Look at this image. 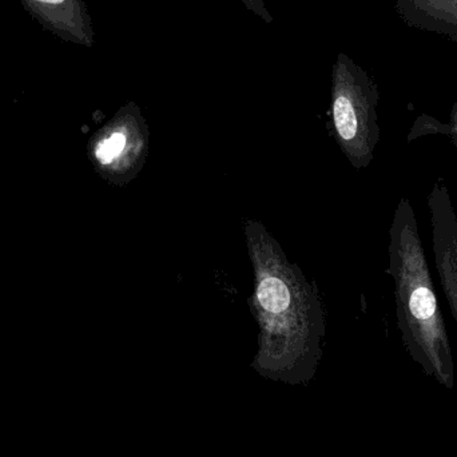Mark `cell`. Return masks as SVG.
Here are the masks:
<instances>
[{
  "label": "cell",
  "instance_id": "7",
  "mask_svg": "<svg viewBox=\"0 0 457 457\" xmlns=\"http://www.w3.org/2000/svg\"><path fill=\"white\" fill-rule=\"evenodd\" d=\"M429 134H440V136H447L453 145L457 146V104L453 109V115H451V122L448 125L445 123L435 120L434 118L423 117L419 118L408 136V142L413 141L415 138H420L423 136H429Z\"/></svg>",
  "mask_w": 457,
  "mask_h": 457
},
{
  "label": "cell",
  "instance_id": "2",
  "mask_svg": "<svg viewBox=\"0 0 457 457\" xmlns=\"http://www.w3.org/2000/svg\"><path fill=\"white\" fill-rule=\"evenodd\" d=\"M375 83L345 54L333 69V122L354 165L368 166L380 138Z\"/></svg>",
  "mask_w": 457,
  "mask_h": 457
},
{
  "label": "cell",
  "instance_id": "3",
  "mask_svg": "<svg viewBox=\"0 0 457 457\" xmlns=\"http://www.w3.org/2000/svg\"><path fill=\"white\" fill-rule=\"evenodd\" d=\"M427 204L431 213L435 265L457 324V214L445 179L435 182Z\"/></svg>",
  "mask_w": 457,
  "mask_h": 457
},
{
  "label": "cell",
  "instance_id": "8",
  "mask_svg": "<svg viewBox=\"0 0 457 457\" xmlns=\"http://www.w3.org/2000/svg\"><path fill=\"white\" fill-rule=\"evenodd\" d=\"M126 146V137L122 133L117 131L112 133V136L107 137L104 141L99 142L96 146V155L99 162L104 165L112 163L120 153L123 152Z\"/></svg>",
  "mask_w": 457,
  "mask_h": 457
},
{
  "label": "cell",
  "instance_id": "1",
  "mask_svg": "<svg viewBox=\"0 0 457 457\" xmlns=\"http://www.w3.org/2000/svg\"><path fill=\"white\" fill-rule=\"evenodd\" d=\"M397 325L411 359L445 388L455 386V364L428 258L410 198L402 197L389 230Z\"/></svg>",
  "mask_w": 457,
  "mask_h": 457
},
{
  "label": "cell",
  "instance_id": "9",
  "mask_svg": "<svg viewBox=\"0 0 457 457\" xmlns=\"http://www.w3.org/2000/svg\"><path fill=\"white\" fill-rule=\"evenodd\" d=\"M241 2L246 5L247 10L253 11L255 15L260 16L266 23H271V21H273V16L269 12L263 0H241Z\"/></svg>",
  "mask_w": 457,
  "mask_h": 457
},
{
  "label": "cell",
  "instance_id": "5",
  "mask_svg": "<svg viewBox=\"0 0 457 457\" xmlns=\"http://www.w3.org/2000/svg\"><path fill=\"white\" fill-rule=\"evenodd\" d=\"M405 23L457 40V0H397Z\"/></svg>",
  "mask_w": 457,
  "mask_h": 457
},
{
  "label": "cell",
  "instance_id": "6",
  "mask_svg": "<svg viewBox=\"0 0 457 457\" xmlns=\"http://www.w3.org/2000/svg\"><path fill=\"white\" fill-rule=\"evenodd\" d=\"M258 301L265 311L281 313L289 306L290 293L287 285L276 277H268L258 287Z\"/></svg>",
  "mask_w": 457,
  "mask_h": 457
},
{
  "label": "cell",
  "instance_id": "4",
  "mask_svg": "<svg viewBox=\"0 0 457 457\" xmlns=\"http://www.w3.org/2000/svg\"><path fill=\"white\" fill-rule=\"evenodd\" d=\"M24 10L64 42L93 47L94 29L85 0H21Z\"/></svg>",
  "mask_w": 457,
  "mask_h": 457
}]
</instances>
